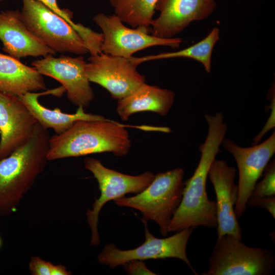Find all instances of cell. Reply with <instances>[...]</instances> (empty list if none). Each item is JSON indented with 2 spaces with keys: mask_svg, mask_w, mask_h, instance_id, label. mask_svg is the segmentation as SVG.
Returning <instances> with one entry per match:
<instances>
[{
  "mask_svg": "<svg viewBox=\"0 0 275 275\" xmlns=\"http://www.w3.org/2000/svg\"><path fill=\"white\" fill-rule=\"evenodd\" d=\"M208 125L204 143L199 146L201 157L192 176L184 183L181 202L168 228L169 232L203 226L217 228L216 202L210 200L206 184L210 166L217 154L227 131L223 115H205Z\"/></svg>",
  "mask_w": 275,
  "mask_h": 275,
  "instance_id": "cell-1",
  "label": "cell"
},
{
  "mask_svg": "<svg viewBox=\"0 0 275 275\" xmlns=\"http://www.w3.org/2000/svg\"><path fill=\"white\" fill-rule=\"evenodd\" d=\"M50 136L37 124L30 140L0 160V216L15 212L48 161Z\"/></svg>",
  "mask_w": 275,
  "mask_h": 275,
  "instance_id": "cell-2",
  "label": "cell"
},
{
  "mask_svg": "<svg viewBox=\"0 0 275 275\" xmlns=\"http://www.w3.org/2000/svg\"><path fill=\"white\" fill-rule=\"evenodd\" d=\"M126 126L115 121L79 120L64 132L50 136L48 161L91 154L126 155L131 146Z\"/></svg>",
  "mask_w": 275,
  "mask_h": 275,
  "instance_id": "cell-3",
  "label": "cell"
},
{
  "mask_svg": "<svg viewBox=\"0 0 275 275\" xmlns=\"http://www.w3.org/2000/svg\"><path fill=\"white\" fill-rule=\"evenodd\" d=\"M184 171L177 168L155 175L151 183L135 196L115 201L119 207L132 208L142 214V222L153 221L167 236L171 221L182 199Z\"/></svg>",
  "mask_w": 275,
  "mask_h": 275,
  "instance_id": "cell-4",
  "label": "cell"
},
{
  "mask_svg": "<svg viewBox=\"0 0 275 275\" xmlns=\"http://www.w3.org/2000/svg\"><path fill=\"white\" fill-rule=\"evenodd\" d=\"M202 275H270L275 266L271 251L249 246L232 235L217 238Z\"/></svg>",
  "mask_w": 275,
  "mask_h": 275,
  "instance_id": "cell-5",
  "label": "cell"
},
{
  "mask_svg": "<svg viewBox=\"0 0 275 275\" xmlns=\"http://www.w3.org/2000/svg\"><path fill=\"white\" fill-rule=\"evenodd\" d=\"M22 21L41 42L56 52L84 55L89 50L79 33L65 20L36 0H21Z\"/></svg>",
  "mask_w": 275,
  "mask_h": 275,
  "instance_id": "cell-6",
  "label": "cell"
},
{
  "mask_svg": "<svg viewBox=\"0 0 275 275\" xmlns=\"http://www.w3.org/2000/svg\"><path fill=\"white\" fill-rule=\"evenodd\" d=\"M84 167L97 180L100 192L99 197L95 200L92 209H89L86 212L91 232L90 244L96 246L100 243L98 222L103 206L107 202L115 201L126 194H137L142 191L151 183L155 175L148 171L136 176L125 174L109 169L100 160L91 157L84 159Z\"/></svg>",
  "mask_w": 275,
  "mask_h": 275,
  "instance_id": "cell-7",
  "label": "cell"
},
{
  "mask_svg": "<svg viewBox=\"0 0 275 275\" xmlns=\"http://www.w3.org/2000/svg\"><path fill=\"white\" fill-rule=\"evenodd\" d=\"M143 222L145 225V235L143 243L137 248L128 250H120L114 244H107L98 255L99 263L103 265H107L111 268H115L132 260L143 261L174 258L184 261L195 274H198L186 255L187 244L193 228L177 232L170 237L158 238L149 232L147 222Z\"/></svg>",
  "mask_w": 275,
  "mask_h": 275,
  "instance_id": "cell-8",
  "label": "cell"
},
{
  "mask_svg": "<svg viewBox=\"0 0 275 275\" xmlns=\"http://www.w3.org/2000/svg\"><path fill=\"white\" fill-rule=\"evenodd\" d=\"M93 21L102 31V52L117 57L129 58L136 52L155 46L180 47V38H162L151 34V28L138 27L131 29L115 14H97Z\"/></svg>",
  "mask_w": 275,
  "mask_h": 275,
  "instance_id": "cell-9",
  "label": "cell"
},
{
  "mask_svg": "<svg viewBox=\"0 0 275 275\" xmlns=\"http://www.w3.org/2000/svg\"><path fill=\"white\" fill-rule=\"evenodd\" d=\"M85 66L90 82L97 84L117 100L130 94L145 82V77L129 58L100 52L91 55Z\"/></svg>",
  "mask_w": 275,
  "mask_h": 275,
  "instance_id": "cell-10",
  "label": "cell"
},
{
  "mask_svg": "<svg viewBox=\"0 0 275 275\" xmlns=\"http://www.w3.org/2000/svg\"><path fill=\"white\" fill-rule=\"evenodd\" d=\"M222 144L234 157L238 168V192L234 209L239 218L248 207V200L258 180L275 153V133L261 144L250 147H240L229 139H224Z\"/></svg>",
  "mask_w": 275,
  "mask_h": 275,
  "instance_id": "cell-11",
  "label": "cell"
},
{
  "mask_svg": "<svg viewBox=\"0 0 275 275\" xmlns=\"http://www.w3.org/2000/svg\"><path fill=\"white\" fill-rule=\"evenodd\" d=\"M86 62L81 55L76 57L48 54L32 62L31 65L42 75L60 82L68 100L74 105L86 108L93 100L94 94L85 74Z\"/></svg>",
  "mask_w": 275,
  "mask_h": 275,
  "instance_id": "cell-12",
  "label": "cell"
},
{
  "mask_svg": "<svg viewBox=\"0 0 275 275\" xmlns=\"http://www.w3.org/2000/svg\"><path fill=\"white\" fill-rule=\"evenodd\" d=\"M216 7L215 0H158L159 16L151 25V34L172 38L194 21L207 18Z\"/></svg>",
  "mask_w": 275,
  "mask_h": 275,
  "instance_id": "cell-13",
  "label": "cell"
},
{
  "mask_svg": "<svg viewBox=\"0 0 275 275\" xmlns=\"http://www.w3.org/2000/svg\"><path fill=\"white\" fill-rule=\"evenodd\" d=\"M236 175L235 167L215 158L208 172L216 195L217 238L230 234L241 240V229L234 209L238 192V185L234 182Z\"/></svg>",
  "mask_w": 275,
  "mask_h": 275,
  "instance_id": "cell-14",
  "label": "cell"
},
{
  "mask_svg": "<svg viewBox=\"0 0 275 275\" xmlns=\"http://www.w3.org/2000/svg\"><path fill=\"white\" fill-rule=\"evenodd\" d=\"M37 123L19 97L0 91V160L25 144Z\"/></svg>",
  "mask_w": 275,
  "mask_h": 275,
  "instance_id": "cell-15",
  "label": "cell"
},
{
  "mask_svg": "<svg viewBox=\"0 0 275 275\" xmlns=\"http://www.w3.org/2000/svg\"><path fill=\"white\" fill-rule=\"evenodd\" d=\"M0 41L3 50L19 60L26 57H44L56 54L30 32L18 10L0 12Z\"/></svg>",
  "mask_w": 275,
  "mask_h": 275,
  "instance_id": "cell-16",
  "label": "cell"
},
{
  "mask_svg": "<svg viewBox=\"0 0 275 275\" xmlns=\"http://www.w3.org/2000/svg\"><path fill=\"white\" fill-rule=\"evenodd\" d=\"M65 92V89L61 86L43 92L27 93L19 97L41 126L47 129H52L57 134L64 132L79 120H106L103 116L86 113L82 106H78L75 113L69 114L62 112L59 108L46 107L39 101V97L42 95L51 94L60 97Z\"/></svg>",
  "mask_w": 275,
  "mask_h": 275,
  "instance_id": "cell-17",
  "label": "cell"
},
{
  "mask_svg": "<svg viewBox=\"0 0 275 275\" xmlns=\"http://www.w3.org/2000/svg\"><path fill=\"white\" fill-rule=\"evenodd\" d=\"M175 98L172 91L144 82L129 95L118 100L116 111L124 121L135 113L144 111L166 116L172 108Z\"/></svg>",
  "mask_w": 275,
  "mask_h": 275,
  "instance_id": "cell-18",
  "label": "cell"
},
{
  "mask_svg": "<svg viewBox=\"0 0 275 275\" xmlns=\"http://www.w3.org/2000/svg\"><path fill=\"white\" fill-rule=\"evenodd\" d=\"M46 89L43 75L34 67L0 53V91L19 97Z\"/></svg>",
  "mask_w": 275,
  "mask_h": 275,
  "instance_id": "cell-19",
  "label": "cell"
},
{
  "mask_svg": "<svg viewBox=\"0 0 275 275\" xmlns=\"http://www.w3.org/2000/svg\"><path fill=\"white\" fill-rule=\"evenodd\" d=\"M219 39V30L214 28L209 34L198 43L179 51L163 52L136 58L131 57L130 61L138 66L143 62L174 58H188L201 63L208 73L211 71V56L215 44Z\"/></svg>",
  "mask_w": 275,
  "mask_h": 275,
  "instance_id": "cell-20",
  "label": "cell"
},
{
  "mask_svg": "<svg viewBox=\"0 0 275 275\" xmlns=\"http://www.w3.org/2000/svg\"><path fill=\"white\" fill-rule=\"evenodd\" d=\"M158 0H109L115 15L134 28H151Z\"/></svg>",
  "mask_w": 275,
  "mask_h": 275,
  "instance_id": "cell-21",
  "label": "cell"
},
{
  "mask_svg": "<svg viewBox=\"0 0 275 275\" xmlns=\"http://www.w3.org/2000/svg\"><path fill=\"white\" fill-rule=\"evenodd\" d=\"M263 178L255 185L250 196L268 197L275 196V161L268 163L263 173Z\"/></svg>",
  "mask_w": 275,
  "mask_h": 275,
  "instance_id": "cell-22",
  "label": "cell"
},
{
  "mask_svg": "<svg viewBox=\"0 0 275 275\" xmlns=\"http://www.w3.org/2000/svg\"><path fill=\"white\" fill-rule=\"evenodd\" d=\"M43 4L52 12L69 23L78 33L84 28L80 24H76L72 20V13L68 9H62L59 6L57 0H36Z\"/></svg>",
  "mask_w": 275,
  "mask_h": 275,
  "instance_id": "cell-23",
  "label": "cell"
},
{
  "mask_svg": "<svg viewBox=\"0 0 275 275\" xmlns=\"http://www.w3.org/2000/svg\"><path fill=\"white\" fill-rule=\"evenodd\" d=\"M53 264L38 256H33L29 263V269L33 275H51Z\"/></svg>",
  "mask_w": 275,
  "mask_h": 275,
  "instance_id": "cell-24",
  "label": "cell"
},
{
  "mask_svg": "<svg viewBox=\"0 0 275 275\" xmlns=\"http://www.w3.org/2000/svg\"><path fill=\"white\" fill-rule=\"evenodd\" d=\"M256 206L267 210L275 218V196L268 197L250 196L247 202V206Z\"/></svg>",
  "mask_w": 275,
  "mask_h": 275,
  "instance_id": "cell-25",
  "label": "cell"
},
{
  "mask_svg": "<svg viewBox=\"0 0 275 275\" xmlns=\"http://www.w3.org/2000/svg\"><path fill=\"white\" fill-rule=\"evenodd\" d=\"M122 266L128 274H156L149 269L142 260H132L125 263Z\"/></svg>",
  "mask_w": 275,
  "mask_h": 275,
  "instance_id": "cell-26",
  "label": "cell"
},
{
  "mask_svg": "<svg viewBox=\"0 0 275 275\" xmlns=\"http://www.w3.org/2000/svg\"><path fill=\"white\" fill-rule=\"evenodd\" d=\"M71 272L62 264H53L51 275H70Z\"/></svg>",
  "mask_w": 275,
  "mask_h": 275,
  "instance_id": "cell-27",
  "label": "cell"
},
{
  "mask_svg": "<svg viewBox=\"0 0 275 275\" xmlns=\"http://www.w3.org/2000/svg\"><path fill=\"white\" fill-rule=\"evenodd\" d=\"M1 245H2V239H1V238L0 237V247H1Z\"/></svg>",
  "mask_w": 275,
  "mask_h": 275,
  "instance_id": "cell-28",
  "label": "cell"
},
{
  "mask_svg": "<svg viewBox=\"0 0 275 275\" xmlns=\"http://www.w3.org/2000/svg\"><path fill=\"white\" fill-rule=\"evenodd\" d=\"M3 0H0V3L2 2Z\"/></svg>",
  "mask_w": 275,
  "mask_h": 275,
  "instance_id": "cell-29",
  "label": "cell"
}]
</instances>
